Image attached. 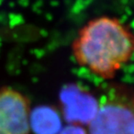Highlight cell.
I'll return each mask as SVG.
<instances>
[{
    "instance_id": "obj_1",
    "label": "cell",
    "mask_w": 134,
    "mask_h": 134,
    "mask_svg": "<svg viewBox=\"0 0 134 134\" xmlns=\"http://www.w3.org/2000/svg\"><path fill=\"white\" fill-rule=\"evenodd\" d=\"M71 54L79 65L103 79H112L133 58L134 32L119 18L99 16L79 29Z\"/></svg>"
},
{
    "instance_id": "obj_2",
    "label": "cell",
    "mask_w": 134,
    "mask_h": 134,
    "mask_svg": "<svg viewBox=\"0 0 134 134\" xmlns=\"http://www.w3.org/2000/svg\"><path fill=\"white\" fill-rule=\"evenodd\" d=\"M89 134H134V89L121 83L107 85L98 110L88 125Z\"/></svg>"
},
{
    "instance_id": "obj_3",
    "label": "cell",
    "mask_w": 134,
    "mask_h": 134,
    "mask_svg": "<svg viewBox=\"0 0 134 134\" xmlns=\"http://www.w3.org/2000/svg\"><path fill=\"white\" fill-rule=\"evenodd\" d=\"M30 102L17 90L0 88V134H30Z\"/></svg>"
},
{
    "instance_id": "obj_4",
    "label": "cell",
    "mask_w": 134,
    "mask_h": 134,
    "mask_svg": "<svg viewBox=\"0 0 134 134\" xmlns=\"http://www.w3.org/2000/svg\"><path fill=\"white\" fill-rule=\"evenodd\" d=\"M59 102L64 119L71 125H89L98 110V98L79 85H65Z\"/></svg>"
},
{
    "instance_id": "obj_5",
    "label": "cell",
    "mask_w": 134,
    "mask_h": 134,
    "mask_svg": "<svg viewBox=\"0 0 134 134\" xmlns=\"http://www.w3.org/2000/svg\"><path fill=\"white\" fill-rule=\"evenodd\" d=\"M30 127L36 134H58L61 131V119L55 109L38 106L30 114Z\"/></svg>"
},
{
    "instance_id": "obj_6",
    "label": "cell",
    "mask_w": 134,
    "mask_h": 134,
    "mask_svg": "<svg viewBox=\"0 0 134 134\" xmlns=\"http://www.w3.org/2000/svg\"><path fill=\"white\" fill-rule=\"evenodd\" d=\"M58 134H89V133L86 132V130L82 125L69 124V125H67L64 129L61 130Z\"/></svg>"
}]
</instances>
